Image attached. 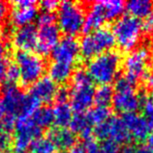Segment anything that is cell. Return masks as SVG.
<instances>
[{
    "instance_id": "cell-48",
    "label": "cell",
    "mask_w": 153,
    "mask_h": 153,
    "mask_svg": "<svg viewBox=\"0 0 153 153\" xmlns=\"http://www.w3.org/2000/svg\"><path fill=\"white\" fill-rule=\"evenodd\" d=\"M152 47H153V37H152Z\"/></svg>"
},
{
    "instance_id": "cell-50",
    "label": "cell",
    "mask_w": 153,
    "mask_h": 153,
    "mask_svg": "<svg viewBox=\"0 0 153 153\" xmlns=\"http://www.w3.org/2000/svg\"><path fill=\"white\" fill-rule=\"evenodd\" d=\"M0 153H6V152H1V151H0Z\"/></svg>"
},
{
    "instance_id": "cell-43",
    "label": "cell",
    "mask_w": 153,
    "mask_h": 153,
    "mask_svg": "<svg viewBox=\"0 0 153 153\" xmlns=\"http://www.w3.org/2000/svg\"><path fill=\"white\" fill-rule=\"evenodd\" d=\"M137 147L132 144H125L121 149H119V153H136Z\"/></svg>"
},
{
    "instance_id": "cell-34",
    "label": "cell",
    "mask_w": 153,
    "mask_h": 153,
    "mask_svg": "<svg viewBox=\"0 0 153 153\" xmlns=\"http://www.w3.org/2000/svg\"><path fill=\"white\" fill-rule=\"evenodd\" d=\"M69 99H70V89L69 88H67L66 86H62V87L57 88V91H56V94L54 97L56 104L67 103Z\"/></svg>"
},
{
    "instance_id": "cell-3",
    "label": "cell",
    "mask_w": 153,
    "mask_h": 153,
    "mask_svg": "<svg viewBox=\"0 0 153 153\" xmlns=\"http://www.w3.org/2000/svg\"><path fill=\"white\" fill-rule=\"evenodd\" d=\"M115 44L123 51H132L138 46L143 35V22L132 16H121L112 25Z\"/></svg>"
},
{
    "instance_id": "cell-4",
    "label": "cell",
    "mask_w": 153,
    "mask_h": 153,
    "mask_svg": "<svg viewBox=\"0 0 153 153\" xmlns=\"http://www.w3.org/2000/svg\"><path fill=\"white\" fill-rule=\"evenodd\" d=\"M15 63L19 71L22 86H31L42 78L46 70V63L39 54L31 51H19L15 53Z\"/></svg>"
},
{
    "instance_id": "cell-25",
    "label": "cell",
    "mask_w": 153,
    "mask_h": 153,
    "mask_svg": "<svg viewBox=\"0 0 153 153\" xmlns=\"http://www.w3.org/2000/svg\"><path fill=\"white\" fill-rule=\"evenodd\" d=\"M86 118L88 122L92 126H97L111 117V110L107 107H100L96 106L95 108H89L86 112Z\"/></svg>"
},
{
    "instance_id": "cell-26",
    "label": "cell",
    "mask_w": 153,
    "mask_h": 153,
    "mask_svg": "<svg viewBox=\"0 0 153 153\" xmlns=\"http://www.w3.org/2000/svg\"><path fill=\"white\" fill-rule=\"evenodd\" d=\"M31 119L36 125L42 130L44 128L50 127L52 123H53V114H52V110L49 107L40 108L38 111L31 116Z\"/></svg>"
},
{
    "instance_id": "cell-13",
    "label": "cell",
    "mask_w": 153,
    "mask_h": 153,
    "mask_svg": "<svg viewBox=\"0 0 153 153\" xmlns=\"http://www.w3.org/2000/svg\"><path fill=\"white\" fill-rule=\"evenodd\" d=\"M121 118L130 133L131 138L138 142H143L144 140H147L150 131L147 119L144 116L140 115L137 112H132L123 114Z\"/></svg>"
},
{
    "instance_id": "cell-18",
    "label": "cell",
    "mask_w": 153,
    "mask_h": 153,
    "mask_svg": "<svg viewBox=\"0 0 153 153\" xmlns=\"http://www.w3.org/2000/svg\"><path fill=\"white\" fill-rule=\"evenodd\" d=\"M105 22H106V19L104 17L100 1L92 3L88 13L85 14V19H84L82 32H83L84 34L93 32L101 28Z\"/></svg>"
},
{
    "instance_id": "cell-37",
    "label": "cell",
    "mask_w": 153,
    "mask_h": 153,
    "mask_svg": "<svg viewBox=\"0 0 153 153\" xmlns=\"http://www.w3.org/2000/svg\"><path fill=\"white\" fill-rule=\"evenodd\" d=\"M60 3L55 0H45L40 3V6L43 9L44 12H50V13H53L55 10L58 9Z\"/></svg>"
},
{
    "instance_id": "cell-21",
    "label": "cell",
    "mask_w": 153,
    "mask_h": 153,
    "mask_svg": "<svg viewBox=\"0 0 153 153\" xmlns=\"http://www.w3.org/2000/svg\"><path fill=\"white\" fill-rule=\"evenodd\" d=\"M125 9L136 19H146L153 12V2L150 0H131L125 4Z\"/></svg>"
},
{
    "instance_id": "cell-28",
    "label": "cell",
    "mask_w": 153,
    "mask_h": 153,
    "mask_svg": "<svg viewBox=\"0 0 153 153\" xmlns=\"http://www.w3.org/2000/svg\"><path fill=\"white\" fill-rule=\"evenodd\" d=\"M30 149L31 153H54L56 148L48 138H39L31 143Z\"/></svg>"
},
{
    "instance_id": "cell-27",
    "label": "cell",
    "mask_w": 153,
    "mask_h": 153,
    "mask_svg": "<svg viewBox=\"0 0 153 153\" xmlns=\"http://www.w3.org/2000/svg\"><path fill=\"white\" fill-rule=\"evenodd\" d=\"M112 97H114V89L110 84L99 85L94 93V103L96 106L108 108L111 104Z\"/></svg>"
},
{
    "instance_id": "cell-46",
    "label": "cell",
    "mask_w": 153,
    "mask_h": 153,
    "mask_svg": "<svg viewBox=\"0 0 153 153\" xmlns=\"http://www.w3.org/2000/svg\"><path fill=\"white\" fill-rule=\"evenodd\" d=\"M3 118H4V111L2 110V107L1 105H0V122L3 121Z\"/></svg>"
},
{
    "instance_id": "cell-12",
    "label": "cell",
    "mask_w": 153,
    "mask_h": 153,
    "mask_svg": "<svg viewBox=\"0 0 153 153\" xmlns=\"http://www.w3.org/2000/svg\"><path fill=\"white\" fill-rule=\"evenodd\" d=\"M60 40V30L56 23L41 26L37 34L36 50L41 55L50 54Z\"/></svg>"
},
{
    "instance_id": "cell-38",
    "label": "cell",
    "mask_w": 153,
    "mask_h": 153,
    "mask_svg": "<svg viewBox=\"0 0 153 153\" xmlns=\"http://www.w3.org/2000/svg\"><path fill=\"white\" fill-rule=\"evenodd\" d=\"M143 85L146 86V89L148 90H153V73L150 71H147L146 74H144L142 79Z\"/></svg>"
},
{
    "instance_id": "cell-36",
    "label": "cell",
    "mask_w": 153,
    "mask_h": 153,
    "mask_svg": "<svg viewBox=\"0 0 153 153\" xmlns=\"http://www.w3.org/2000/svg\"><path fill=\"white\" fill-rule=\"evenodd\" d=\"M83 146L85 148L86 153H103L100 144L94 139L83 142Z\"/></svg>"
},
{
    "instance_id": "cell-9",
    "label": "cell",
    "mask_w": 153,
    "mask_h": 153,
    "mask_svg": "<svg viewBox=\"0 0 153 153\" xmlns=\"http://www.w3.org/2000/svg\"><path fill=\"white\" fill-rule=\"evenodd\" d=\"M14 146L15 150L25 151L35 140L41 138L42 129L39 128L30 118L18 117L15 124Z\"/></svg>"
},
{
    "instance_id": "cell-29",
    "label": "cell",
    "mask_w": 153,
    "mask_h": 153,
    "mask_svg": "<svg viewBox=\"0 0 153 153\" xmlns=\"http://www.w3.org/2000/svg\"><path fill=\"white\" fill-rule=\"evenodd\" d=\"M9 62H8V47L7 43L0 39V82H4Z\"/></svg>"
},
{
    "instance_id": "cell-15",
    "label": "cell",
    "mask_w": 153,
    "mask_h": 153,
    "mask_svg": "<svg viewBox=\"0 0 153 153\" xmlns=\"http://www.w3.org/2000/svg\"><path fill=\"white\" fill-rule=\"evenodd\" d=\"M57 84L50 76H42L34 84H32L29 94L36 98L40 103L49 104L54 100Z\"/></svg>"
},
{
    "instance_id": "cell-1",
    "label": "cell",
    "mask_w": 153,
    "mask_h": 153,
    "mask_svg": "<svg viewBox=\"0 0 153 153\" xmlns=\"http://www.w3.org/2000/svg\"><path fill=\"white\" fill-rule=\"evenodd\" d=\"M121 60V54L118 51H108L89 59L86 72L93 82L107 85L117 78Z\"/></svg>"
},
{
    "instance_id": "cell-10",
    "label": "cell",
    "mask_w": 153,
    "mask_h": 153,
    "mask_svg": "<svg viewBox=\"0 0 153 153\" xmlns=\"http://www.w3.org/2000/svg\"><path fill=\"white\" fill-rule=\"evenodd\" d=\"M25 93L16 84L7 83L2 88V98L0 105L4 111V117L17 120L21 114Z\"/></svg>"
},
{
    "instance_id": "cell-31",
    "label": "cell",
    "mask_w": 153,
    "mask_h": 153,
    "mask_svg": "<svg viewBox=\"0 0 153 153\" xmlns=\"http://www.w3.org/2000/svg\"><path fill=\"white\" fill-rule=\"evenodd\" d=\"M5 80H7V83H10V84H15L16 82H19V71L17 64L15 62L11 64L9 63Z\"/></svg>"
},
{
    "instance_id": "cell-24",
    "label": "cell",
    "mask_w": 153,
    "mask_h": 153,
    "mask_svg": "<svg viewBox=\"0 0 153 153\" xmlns=\"http://www.w3.org/2000/svg\"><path fill=\"white\" fill-rule=\"evenodd\" d=\"M106 21H114L121 17L125 10V3L120 0H106L100 1Z\"/></svg>"
},
{
    "instance_id": "cell-17",
    "label": "cell",
    "mask_w": 153,
    "mask_h": 153,
    "mask_svg": "<svg viewBox=\"0 0 153 153\" xmlns=\"http://www.w3.org/2000/svg\"><path fill=\"white\" fill-rule=\"evenodd\" d=\"M48 139L55 146L62 151L71 149L76 143V135L67 128H52L48 133Z\"/></svg>"
},
{
    "instance_id": "cell-41",
    "label": "cell",
    "mask_w": 153,
    "mask_h": 153,
    "mask_svg": "<svg viewBox=\"0 0 153 153\" xmlns=\"http://www.w3.org/2000/svg\"><path fill=\"white\" fill-rule=\"evenodd\" d=\"M37 2L36 1H31V0H19L13 3L14 7H27V6H32L36 5Z\"/></svg>"
},
{
    "instance_id": "cell-42",
    "label": "cell",
    "mask_w": 153,
    "mask_h": 153,
    "mask_svg": "<svg viewBox=\"0 0 153 153\" xmlns=\"http://www.w3.org/2000/svg\"><path fill=\"white\" fill-rule=\"evenodd\" d=\"M69 153H86V150H85V148H84L83 144L76 143L75 146L70 149Z\"/></svg>"
},
{
    "instance_id": "cell-35",
    "label": "cell",
    "mask_w": 153,
    "mask_h": 153,
    "mask_svg": "<svg viewBox=\"0 0 153 153\" xmlns=\"http://www.w3.org/2000/svg\"><path fill=\"white\" fill-rule=\"evenodd\" d=\"M101 149L103 153H119V146L117 143L110 140H104L103 143L101 144Z\"/></svg>"
},
{
    "instance_id": "cell-40",
    "label": "cell",
    "mask_w": 153,
    "mask_h": 153,
    "mask_svg": "<svg viewBox=\"0 0 153 153\" xmlns=\"http://www.w3.org/2000/svg\"><path fill=\"white\" fill-rule=\"evenodd\" d=\"M9 12V6L6 2H1L0 1V25H2L4 23V21L8 15Z\"/></svg>"
},
{
    "instance_id": "cell-45",
    "label": "cell",
    "mask_w": 153,
    "mask_h": 153,
    "mask_svg": "<svg viewBox=\"0 0 153 153\" xmlns=\"http://www.w3.org/2000/svg\"><path fill=\"white\" fill-rule=\"evenodd\" d=\"M147 123H148V127H149V131L153 132V117L147 119Z\"/></svg>"
},
{
    "instance_id": "cell-8",
    "label": "cell",
    "mask_w": 153,
    "mask_h": 153,
    "mask_svg": "<svg viewBox=\"0 0 153 153\" xmlns=\"http://www.w3.org/2000/svg\"><path fill=\"white\" fill-rule=\"evenodd\" d=\"M150 58V51L146 46H142L135 51H132L123 62L125 70L124 76L136 83L148 71L147 67Z\"/></svg>"
},
{
    "instance_id": "cell-5",
    "label": "cell",
    "mask_w": 153,
    "mask_h": 153,
    "mask_svg": "<svg viewBox=\"0 0 153 153\" xmlns=\"http://www.w3.org/2000/svg\"><path fill=\"white\" fill-rule=\"evenodd\" d=\"M79 45V53L83 58L89 60L104 52L111 51L115 45V40L111 29L101 27L84 35Z\"/></svg>"
},
{
    "instance_id": "cell-23",
    "label": "cell",
    "mask_w": 153,
    "mask_h": 153,
    "mask_svg": "<svg viewBox=\"0 0 153 153\" xmlns=\"http://www.w3.org/2000/svg\"><path fill=\"white\" fill-rule=\"evenodd\" d=\"M53 114V123L57 128H66L73 117V110L68 103L56 104L52 108Z\"/></svg>"
},
{
    "instance_id": "cell-11",
    "label": "cell",
    "mask_w": 153,
    "mask_h": 153,
    "mask_svg": "<svg viewBox=\"0 0 153 153\" xmlns=\"http://www.w3.org/2000/svg\"><path fill=\"white\" fill-rule=\"evenodd\" d=\"M53 62L75 66L79 55V45L75 37L65 36L59 40L51 52Z\"/></svg>"
},
{
    "instance_id": "cell-20",
    "label": "cell",
    "mask_w": 153,
    "mask_h": 153,
    "mask_svg": "<svg viewBox=\"0 0 153 153\" xmlns=\"http://www.w3.org/2000/svg\"><path fill=\"white\" fill-rule=\"evenodd\" d=\"M36 5L27 7H14V10L12 12V22H13L12 25L21 27L31 25V22L37 18L38 9Z\"/></svg>"
},
{
    "instance_id": "cell-22",
    "label": "cell",
    "mask_w": 153,
    "mask_h": 153,
    "mask_svg": "<svg viewBox=\"0 0 153 153\" xmlns=\"http://www.w3.org/2000/svg\"><path fill=\"white\" fill-rule=\"evenodd\" d=\"M74 69L75 66L52 61L49 69L50 78L55 83H64L72 76L75 71Z\"/></svg>"
},
{
    "instance_id": "cell-7",
    "label": "cell",
    "mask_w": 153,
    "mask_h": 153,
    "mask_svg": "<svg viewBox=\"0 0 153 153\" xmlns=\"http://www.w3.org/2000/svg\"><path fill=\"white\" fill-rule=\"evenodd\" d=\"M114 89L111 105L115 111L126 114L136 112L140 108V93L135 90V83L126 76L116 79Z\"/></svg>"
},
{
    "instance_id": "cell-19",
    "label": "cell",
    "mask_w": 153,
    "mask_h": 153,
    "mask_svg": "<svg viewBox=\"0 0 153 153\" xmlns=\"http://www.w3.org/2000/svg\"><path fill=\"white\" fill-rule=\"evenodd\" d=\"M70 130L74 134H79L80 138L83 140V142H86L88 140L94 139L93 129L88 122L85 114H75L69 124Z\"/></svg>"
},
{
    "instance_id": "cell-39",
    "label": "cell",
    "mask_w": 153,
    "mask_h": 153,
    "mask_svg": "<svg viewBox=\"0 0 153 153\" xmlns=\"http://www.w3.org/2000/svg\"><path fill=\"white\" fill-rule=\"evenodd\" d=\"M143 30L146 32L153 31V12L144 19V22H143Z\"/></svg>"
},
{
    "instance_id": "cell-14",
    "label": "cell",
    "mask_w": 153,
    "mask_h": 153,
    "mask_svg": "<svg viewBox=\"0 0 153 153\" xmlns=\"http://www.w3.org/2000/svg\"><path fill=\"white\" fill-rule=\"evenodd\" d=\"M38 30L34 25L19 27L13 35V44L19 51H31L37 46Z\"/></svg>"
},
{
    "instance_id": "cell-44",
    "label": "cell",
    "mask_w": 153,
    "mask_h": 153,
    "mask_svg": "<svg viewBox=\"0 0 153 153\" xmlns=\"http://www.w3.org/2000/svg\"><path fill=\"white\" fill-rule=\"evenodd\" d=\"M136 153H152V149L149 146H146V144H142L137 147Z\"/></svg>"
},
{
    "instance_id": "cell-49",
    "label": "cell",
    "mask_w": 153,
    "mask_h": 153,
    "mask_svg": "<svg viewBox=\"0 0 153 153\" xmlns=\"http://www.w3.org/2000/svg\"><path fill=\"white\" fill-rule=\"evenodd\" d=\"M151 149H152V153H153V147H151Z\"/></svg>"
},
{
    "instance_id": "cell-2",
    "label": "cell",
    "mask_w": 153,
    "mask_h": 153,
    "mask_svg": "<svg viewBox=\"0 0 153 153\" xmlns=\"http://www.w3.org/2000/svg\"><path fill=\"white\" fill-rule=\"evenodd\" d=\"M71 78L70 106L76 114H83L91 108L94 103V82L84 69L76 70Z\"/></svg>"
},
{
    "instance_id": "cell-30",
    "label": "cell",
    "mask_w": 153,
    "mask_h": 153,
    "mask_svg": "<svg viewBox=\"0 0 153 153\" xmlns=\"http://www.w3.org/2000/svg\"><path fill=\"white\" fill-rule=\"evenodd\" d=\"M140 108L143 112L144 117L149 119L153 117V95L140 93Z\"/></svg>"
},
{
    "instance_id": "cell-47",
    "label": "cell",
    "mask_w": 153,
    "mask_h": 153,
    "mask_svg": "<svg viewBox=\"0 0 153 153\" xmlns=\"http://www.w3.org/2000/svg\"><path fill=\"white\" fill-rule=\"evenodd\" d=\"M57 153H66L65 151H60V152H57Z\"/></svg>"
},
{
    "instance_id": "cell-33",
    "label": "cell",
    "mask_w": 153,
    "mask_h": 153,
    "mask_svg": "<svg viewBox=\"0 0 153 153\" xmlns=\"http://www.w3.org/2000/svg\"><path fill=\"white\" fill-rule=\"evenodd\" d=\"M55 22H56V16L54 15V13L43 11L39 16H37V23L40 27L52 25V23H55Z\"/></svg>"
},
{
    "instance_id": "cell-32",
    "label": "cell",
    "mask_w": 153,
    "mask_h": 153,
    "mask_svg": "<svg viewBox=\"0 0 153 153\" xmlns=\"http://www.w3.org/2000/svg\"><path fill=\"white\" fill-rule=\"evenodd\" d=\"M13 143V140L11 138L10 132L6 131L2 126H0V151L6 152L9 149Z\"/></svg>"
},
{
    "instance_id": "cell-6",
    "label": "cell",
    "mask_w": 153,
    "mask_h": 153,
    "mask_svg": "<svg viewBox=\"0 0 153 153\" xmlns=\"http://www.w3.org/2000/svg\"><path fill=\"white\" fill-rule=\"evenodd\" d=\"M84 19L85 11L82 4L72 1L60 3L56 18L60 32L72 37L78 35L82 30Z\"/></svg>"
},
{
    "instance_id": "cell-16",
    "label": "cell",
    "mask_w": 153,
    "mask_h": 153,
    "mask_svg": "<svg viewBox=\"0 0 153 153\" xmlns=\"http://www.w3.org/2000/svg\"><path fill=\"white\" fill-rule=\"evenodd\" d=\"M107 125L108 140H112L118 146L119 144H124V146L129 144L132 138L121 117L111 116L107 120Z\"/></svg>"
}]
</instances>
